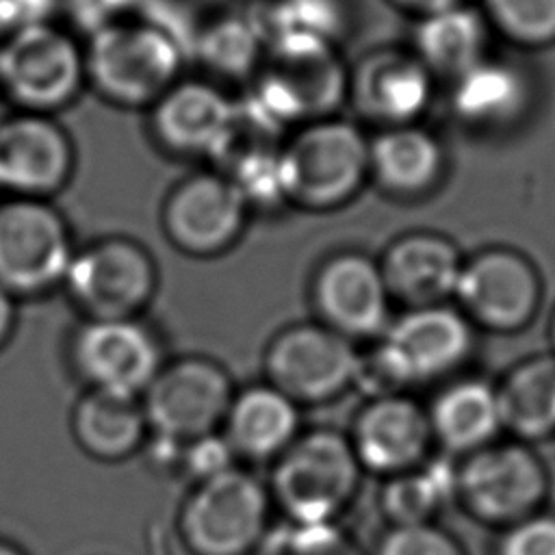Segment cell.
Segmentation results:
<instances>
[{
  "instance_id": "cell-1",
  "label": "cell",
  "mask_w": 555,
  "mask_h": 555,
  "mask_svg": "<svg viewBox=\"0 0 555 555\" xmlns=\"http://www.w3.org/2000/svg\"><path fill=\"white\" fill-rule=\"evenodd\" d=\"M182 56L180 46L156 24L124 20L91 33L85 74L117 104H154L176 82Z\"/></svg>"
},
{
  "instance_id": "cell-2",
  "label": "cell",
  "mask_w": 555,
  "mask_h": 555,
  "mask_svg": "<svg viewBox=\"0 0 555 555\" xmlns=\"http://www.w3.org/2000/svg\"><path fill=\"white\" fill-rule=\"evenodd\" d=\"M369 147L345 121H314L280 147L284 197L306 206H332L349 197L366 169Z\"/></svg>"
},
{
  "instance_id": "cell-3",
  "label": "cell",
  "mask_w": 555,
  "mask_h": 555,
  "mask_svg": "<svg viewBox=\"0 0 555 555\" xmlns=\"http://www.w3.org/2000/svg\"><path fill=\"white\" fill-rule=\"evenodd\" d=\"M256 98L282 124L332 108L343 93V69L327 41L280 35L258 63Z\"/></svg>"
},
{
  "instance_id": "cell-4",
  "label": "cell",
  "mask_w": 555,
  "mask_h": 555,
  "mask_svg": "<svg viewBox=\"0 0 555 555\" xmlns=\"http://www.w3.org/2000/svg\"><path fill=\"white\" fill-rule=\"evenodd\" d=\"M85 76V54L50 22L22 26L0 43V85L30 113L67 104Z\"/></svg>"
},
{
  "instance_id": "cell-5",
  "label": "cell",
  "mask_w": 555,
  "mask_h": 555,
  "mask_svg": "<svg viewBox=\"0 0 555 555\" xmlns=\"http://www.w3.org/2000/svg\"><path fill=\"white\" fill-rule=\"evenodd\" d=\"M358 481V457L334 431L293 442L273 473V492L297 525L330 522Z\"/></svg>"
},
{
  "instance_id": "cell-6",
  "label": "cell",
  "mask_w": 555,
  "mask_h": 555,
  "mask_svg": "<svg viewBox=\"0 0 555 555\" xmlns=\"http://www.w3.org/2000/svg\"><path fill=\"white\" fill-rule=\"evenodd\" d=\"M269 499L238 468L202 479L182 512V533L197 555H245L262 538Z\"/></svg>"
},
{
  "instance_id": "cell-7",
  "label": "cell",
  "mask_w": 555,
  "mask_h": 555,
  "mask_svg": "<svg viewBox=\"0 0 555 555\" xmlns=\"http://www.w3.org/2000/svg\"><path fill=\"white\" fill-rule=\"evenodd\" d=\"M74 258L65 219L41 197L0 204V286L39 291L65 280Z\"/></svg>"
},
{
  "instance_id": "cell-8",
  "label": "cell",
  "mask_w": 555,
  "mask_h": 555,
  "mask_svg": "<svg viewBox=\"0 0 555 555\" xmlns=\"http://www.w3.org/2000/svg\"><path fill=\"white\" fill-rule=\"evenodd\" d=\"M232 386L221 366L189 358L154 375L145 388L143 414L158 438L193 442L225 421Z\"/></svg>"
},
{
  "instance_id": "cell-9",
  "label": "cell",
  "mask_w": 555,
  "mask_h": 555,
  "mask_svg": "<svg viewBox=\"0 0 555 555\" xmlns=\"http://www.w3.org/2000/svg\"><path fill=\"white\" fill-rule=\"evenodd\" d=\"M65 282L95 319H132L152 297L156 271L141 245L106 238L72 258Z\"/></svg>"
},
{
  "instance_id": "cell-10",
  "label": "cell",
  "mask_w": 555,
  "mask_h": 555,
  "mask_svg": "<svg viewBox=\"0 0 555 555\" xmlns=\"http://www.w3.org/2000/svg\"><path fill=\"white\" fill-rule=\"evenodd\" d=\"M249 204L223 173H193L167 197L163 221L169 238L191 254L225 249L243 230Z\"/></svg>"
},
{
  "instance_id": "cell-11",
  "label": "cell",
  "mask_w": 555,
  "mask_h": 555,
  "mask_svg": "<svg viewBox=\"0 0 555 555\" xmlns=\"http://www.w3.org/2000/svg\"><path fill=\"white\" fill-rule=\"evenodd\" d=\"M353 347L336 332L299 325L280 334L267 356L273 386L291 399H325L345 388L358 369Z\"/></svg>"
},
{
  "instance_id": "cell-12",
  "label": "cell",
  "mask_w": 555,
  "mask_h": 555,
  "mask_svg": "<svg viewBox=\"0 0 555 555\" xmlns=\"http://www.w3.org/2000/svg\"><path fill=\"white\" fill-rule=\"evenodd\" d=\"M72 163L65 130L43 113L0 121V189L15 197H43L67 182Z\"/></svg>"
},
{
  "instance_id": "cell-13",
  "label": "cell",
  "mask_w": 555,
  "mask_h": 555,
  "mask_svg": "<svg viewBox=\"0 0 555 555\" xmlns=\"http://www.w3.org/2000/svg\"><path fill=\"white\" fill-rule=\"evenodd\" d=\"M80 373L100 390L137 397L158 373L152 334L132 319H93L76 336Z\"/></svg>"
},
{
  "instance_id": "cell-14",
  "label": "cell",
  "mask_w": 555,
  "mask_h": 555,
  "mask_svg": "<svg viewBox=\"0 0 555 555\" xmlns=\"http://www.w3.org/2000/svg\"><path fill=\"white\" fill-rule=\"evenodd\" d=\"M466 503L492 520L527 514L544 492V473L522 447H494L475 453L457 477Z\"/></svg>"
},
{
  "instance_id": "cell-15",
  "label": "cell",
  "mask_w": 555,
  "mask_h": 555,
  "mask_svg": "<svg viewBox=\"0 0 555 555\" xmlns=\"http://www.w3.org/2000/svg\"><path fill=\"white\" fill-rule=\"evenodd\" d=\"M455 293L490 327H518L538 304L533 269L507 251H488L460 271Z\"/></svg>"
},
{
  "instance_id": "cell-16",
  "label": "cell",
  "mask_w": 555,
  "mask_h": 555,
  "mask_svg": "<svg viewBox=\"0 0 555 555\" xmlns=\"http://www.w3.org/2000/svg\"><path fill=\"white\" fill-rule=\"evenodd\" d=\"M468 327L455 312L423 306L390 327L382 349L410 382L455 366L468 351Z\"/></svg>"
},
{
  "instance_id": "cell-17",
  "label": "cell",
  "mask_w": 555,
  "mask_h": 555,
  "mask_svg": "<svg viewBox=\"0 0 555 555\" xmlns=\"http://www.w3.org/2000/svg\"><path fill=\"white\" fill-rule=\"evenodd\" d=\"M317 304L338 334L369 336L386 323V282L362 256H340L317 280Z\"/></svg>"
},
{
  "instance_id": "cell-18",
  "label": "cell",
  "mask_w": 555,
  "mask_h": 555,
  "mask_svg": "<svg viewBox=\"0 0 555 555\" xmlns=\"http://www.w3.org/2000/svg\"><path fill=\"white\" fill-rule=\"evenodd\" d=\"M232 111L219 89L199 80L173 82L152 108V130L176 152H210Z\"/></svg>"
},
{
  "instance_id": "cell-19",
  "label": "cell",
  "mask_w": 555,
  "mask_h": 555,
  "mask_svg": "<svg viewBox=\"0 0 555 555\" xmlns=\"http://www.w3.org/2000/svg\"><path fill=\"white\" fill-rule=\"evenodd\" d=\"M429 440V421L408 399L382 397L356 425V457L375 470H403Z\"/></svg>"
},
{
  "instance_id": "cell-20",
  "label": "cell",
  "mask_w": 555,
  "mask_h": 555,
  "mask_svg": "<svg viewBox=\"0 0 555 555\" xmlns=\"http://www.w3.org/2000/svg\"><path fill=\"white\" fill-rule=\"evenodd\" d=\"M297 429V408L275 386H254L232 399L225 414L228 444L249 457L284 451Z\"/></svg>"
},
{
  "instance_id": "cell-21",
  "label": "cell",
  "mask_w": 555,
  "mask_h": 555,
  "mask_svg": "<svg viewBox=\"0 0 555 555\" xmlns=\"http://www.w3.org/2000/svg\"><path fill=\"white\" fill-rule=\"evenodd\" d=\"M460 271L457 254L447 241L410 236L388 251L382 275L399 297L427 304L455 293Z\"/></svg>"
},
{
  "instance_id": "cell-22",
  "label": "cell",
  "mask_w": 555,
  "mask_h": 555,
  "mask_svg": "<svg viewBox=\"0 0 555 555\" xmlns=\"http://www.w3.org/2000/svg\"><path fill=\"white\" fill-rule=\"evenodd\" d=\"M147 421L143 405L130 395L93 388L74 412V434L95 457L117 460L132 453L143 440Z\"/></svg>"
},
{
  "instance_id": "cell-23",
  "label": "cell",
  "mask_w": 555,
  "mask_h": 555,
  "mask_svg": "<svg viewBox=\"0 0 555 555\" xmlns=\"http://www.w3.org/2000/svg\"><path fill=\"white\" fill-rule=\"evenodd\" d=\"M282 126L256 95L232 102L228 124L208 154L223 169V176L234 178L243 169L280 154Z\"/></svg>"
},
{
  "instance_id": "cell-24",
  "label": "cell",
  "mask_w": 555,
  "mask_h": 555,
  "mask_svg": "<svg viewBox=\"0 0 555 555\" xmlns=\"http://www.w3.org/2000/svg\"><path fill=\"white\" fill-rule=\"evenodd\" d=\"M429 425L449 449H475L501 425L499 395L481 382L457 384L436 401Z\"/></svg>"
},
{
  "instance_id": "cell-25",
  "label": "cell",
  "mask_w": 555,
  "mask_h": 555,
  "mask_svg": "<svg viewBox=\"0 0 555 555\" xmlns=\"http://www.w3.org/2000/svg\"><path fill=\"white\" fill-rule=\"evenodd\" d=\"M496 395L501 425L527 438L555 429V360L538 358L522 364Z\"/></svg>"
},
{
  "instance_id": "cell-26",
  "label": "cell",
  "mask_w": 555,
  "mask_h": 555,
  "mask_svg": "<svg viewBox=\"0 0 555 555\" xmlns=\"http://www.w3.org/2000/svg\"><path fill=\"white\" fill-rule=\"evenodd\" d=\"M416 46L434 67L462 74L481 61L483 28L473 11L457 4L444 7L421 22Z\"/></svg>"
},
{
  "instance_id": "cell-27",
  "label": "cell",
  "mask_w": 555,
  "mask_h": 555,
  "mask_svg": "<svg viewBox=\"0 0 555 555\" xmlns=\"http://www.w3.org/2000/svg\"><path fill=\"white\" fill-rule=\"evenodd\" d=\"M377 176L395 191H418L427 186L440 167V147L423 130L399 128L386 132L369 150Z\"/></svg>"
},
{
  "instance_id": "cell-28",
  "label": "cell",
  "mask_w": 555,
  "mask_h": 555,
  "mask_svg": "<svg viewBox=\"0 0 555 555\" xmlns=\"http://www.w3.org/2000/svg\"><path fill=\"white\" fill-rule=\"evenodd\" d=\"M360 95L373 113L392 121H408L427 104L429 78L416 63L382 59L362 74Z\"/></svg>"
},
{
  "instance_id": "cell-29",
  "label": "cell",
  "mask_w": 555,
  "mask_h": 555,
  "mask_svg": "<svg viewBox=\"0 0 555 555\" xmlns=\"http://www.w3.org/2000/svg\"><path fill=\"white\" fill-rule=\"evenodd\" d=\"M457 76L455 108L470 121H501L522 104V78L503 63L477 61Z\"/></svg>"
},
{
  "instance_id": "cell-30",
  "label": "cell",
  "mask_w": 555,
  "mask_h": 555,
  "mask_svg": "<svg viewBox=\"0 0 555 555\" xmlns=\"http://www.w3.org/2000/svg\"><path fill=\"white\" fill-rule=\"evenodd\" d=\"M264 33L258 20L223 17L206 26L195 39L199 56L219 74L241 76L258 67L264 52Z\"/></svg>"
},
{
  "instance_id": "cell-31",
  "label": "cell",
  "mask_w": 555,
  "mask_h": 555,
  "mask_svg": "<svg viewBox=\"0 0 555 555\" xmlns=\"http://www.w3.org/2000/svg\"><path fill=\"white\" fill-rule=\"evenodd\" d=\"M453 483L455 477L444 464L405 475L388 486L386 509L397 525H423L447 499Z\"/></svg>"
},
{
  "instance_id": "cell-32",
  "label": "cell",
  "mask_w": 555,
  "mask_h": 555,
  "mask_svg": "<svg viewBox=\"0 0 555 555\" xmlns=\"http://www.w3.org/2000/svg\"><path fill=\"white\" fill-rule=\"evenodd\" d=\"M340 7L336 0H278L267 20L258 22L267 39L280 35H301L332 41L340 30Z\"/></svg>"
},
{
  "instance_id": "cell-33",
  "label": "cell",
  "mask_w": 555,
  "mask_h": 555,
  "mask_svg": "<svg viewBox=\"0 0 555 555\" xmlns=\"http://www.w3.org/2000/svg\"><path fill=\"white\" fill-rule=\"evenodd\" d=\"M494 20L516 39L540 43L555 37V0H488Z\"/></svg>"
},
{
  "instance_id": "cell-34",
  "label": "cell",
  "mask_w": 555,
  "mask_h": 555,
  "mask_svg": "<svg viewBox=\"0 0 555 555\" xmlns=\"http://www.w3.org/2000/svg\"><path fill=\"white\" fill-rule=\"evenodd\" d=\"M379 555H462L442 531L423 525H399L379 546Z\"/></svg>"
},
{
  "instance_id": "cell-35",
  "label": "cell",
  "mask_w": 555,
  "mask_h": 555,
  "mask_svg": "<svg viewBox=\"0 0 555 555\" xmlns=\"http://www.w3.org/2000/svg\"><path fill=\"white\" fill-rule=\"evenodd\" d=\"M284 555H360L332 522L297 525L284 538Z\"/></svg>"
},
{
  "instance_id": "cell-36",
  "label": "cell",
  "mask_w": 555,
  "mask_h": 555,
  "mask_svg": "<svg viewBox=\"0 0 555 555\" xmlns=\"http://www.w3.org/2000/svg\"><path fill=\"white\" fill-rule=\"evenodd\" d=\"M232 447L228 440H219L212 434L193 442L182 444V464L199 481L208 479L221 470L232 468Z\"/></svg>"
},
{
  "instance_id": "cell-37",
  "label": "cell",
  "mask_w": 555,
  "mask_h": 555,
  "mask_svg": "<svg viewBox=\"0 0 555 555\" xmlns=\"http://www.w3.org/2000/svg\"><path fill=\"white\" fill-rule=\"evenodd\" d=\"M501 555H555V520L531 518L503 542Z\"/></svg>"
},
{
  "instance_id": "cell-38",
  "label": "cell",
  "mask_w": 555,
  "mask_h": 555,
  "mask_svg": "<svg viewBox=\"0 0 555 555\" xmlns=\"http://www.w3.org/2000/svg\"><path fill=\"white\" fill-rule=\"evenodd\" d=\"M139 4L141 0H72L74 15L91 33L124 20H132L130 13Z\"/></svg>"
},
{
  "instance_id": "cell-39",
  "label": "cell",
  "mask_w": 555,
  "mask_h": 555,
  "mask_svg": "<svg viewBox=\"0 0 555 555\" xmlns=\"http://www.w3.org/2000/svg\"><path fill=\"white\" fill-rule=\"evenodd\" d=\"M13 20L17 24V28L28 26V24H41L48 22L46 17L50 15L54 0H7Z\"/></svg>"
},
{
  "instance_id": "cell-40",
  "label": "cell",
  "mask_w": 555,
  "mask_h": 555,
  "mask_svg": "<svg viewBox=\"0 0 555 555\" xmlns=\"http://www.w3.org/2000/svg\"><path fill=\"white\" fill-rule=\"evenodd\" d=\"M13 325V301L9 297V291L0 286V343L9 336Z\"/></svg>"
},
{
  "instance_id": "cell-41",
  "label": "cell",
  "mask_w": 555,
  "mask_h": 555,
  "mask_svg": "<svg viewBox=\"0 0 555 555\" xmlns=\"http://www.w3.org/2000/svg\"><path fill=\"white\" fill-rule=\"evenodd\" d=\"M403 4H410V7H416V9H425V11H438V9H444V7H453L457 4V0H399Z\"/></svg>"
},
{
  "instance_id": "cell-42",
  "label": "cell",
  "mask_w": 555,
  "mask_h": 555,
  "mask_svg": "<svg viewBox=\"0 0 555 555\" xmlns=\"http://www.w3.org/2000/svg\"><path fill=\"white\" fill-rule=\"evenodd\" d=\"M0 555H24L20 548H15L13 544L0 540Z\"/></svg>"
}]
</instances>
